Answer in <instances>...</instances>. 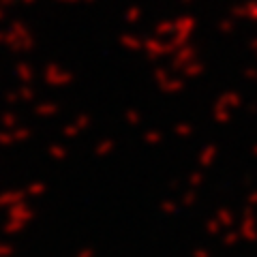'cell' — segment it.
<instances>
[]
</instances>
